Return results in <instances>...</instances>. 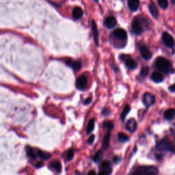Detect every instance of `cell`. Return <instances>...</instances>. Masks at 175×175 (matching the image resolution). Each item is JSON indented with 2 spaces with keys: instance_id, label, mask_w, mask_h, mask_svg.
Returning <instances> with one entry per match:
<instances>
[{
  "instance_id": "obj_6",
  "label": "cell",
  "mask_w": 175,
  "mask_h": 175,
  "mask_svg": "<svg viewBox=\"0 0 175 175\" xmlns=\"http://www.w3.org/2000/svg\"><path fill=\"white\" fill-rule=\"evenodd\" d=\"M121 58L123 59V60H125V64L128 68L131 69H135L137 68V62L134 60V59L130 58V56H129V55H122L121 56Z\"/></svg>"
},
{
  "instance_id": "obj_9",
  "label": "cell",
  "mask_w": 175,
  "mask_h": 175,
  "mask_svg": "<svg viewBox=\"0 0 175 175\" xmlns=\"http://www.w3.org/2000/svg\"><path fill=\"white\" fill-rule=\"evenodd\" d=\"M101 171L99 172L100 174H108L111 172V163L109 161H104L101 163Z\"/></svg>"
},
{
  "instance_id": "obj_19",
  "label": "cell",
  "mask_w": 175,
  "mask_h": 175,
  "mask_svg": "<svg viewBox=\"0 0 175 175\" xmlns=\"http://www.w3.org/2000/svg\"><path fill=\"white\" fill-rule=\"evenodd\" d=\"M148 8H149L150 13H151L152 16L154 18H157L159 16V12L157 8V7L153 3H151L149 6H148Z\"/></svg>"
},
{
  "instance_id": "obj_34",
  "label": "cell",
  "mask_w": 175,
  "mask_h": 175,
  "mask_svg": "<svg viewBox=\"0 0 175 175\" xmlns=\"http://www.w3.org/2000/svg\"><path fill=\"white\" fill-rule=\"evenodd\" d=\"M169 90L171 92H175V84H174L172 85H170V88H169Z\"/></svg>"
},
{
  "instance_id": "obj_10",
  "label": "cell",
  "mask_w": 175,
  "mask_h": 175,
  "mask_svg": "<svg viewBox=\"0 0 175 175\" xmlns=\"http://www.w3.org/2000/svg\"><path fill=\"white\" fill-rule=\"evenodd\" d=\"M114 35L118 39H121L122 40H126V38H127V33H126V31L125 29L121 28L116 29L114 32Z\"/></svg>"
},
{
  "instance_id": "obj_28",
  "label": "cell",
  "mask_w": 175,
  "mask_h": 175,
  "mask_svg": "<svg viewBox=\"0 0 175 175\" xmlns=\"http://www.w3.org/2000/svg\"><path fill=\"white\" fill-rule=\"evenodd\" d=\"M102 156H103V152L102 151H99L96 153L94 157H93V160L95 162H100V160L102 158Z\"/></svg>"
},
{
  "instance_id": "obj_8",
  "label": "cell",
  "mask_w": 175,
  "mask_h": 175,
  "mask_svg": "<svg viewBox=\"0 0 175 175\" xmlns=\"http://www.w3.org/2000/svg\"><path fill=\"white\" fill-rule=\"evenodd\" d=\"M132 29L136 34H140L142 32V28L140 21L137 18H134L132 22Z\"/></svg>"
},
{
  "instance_id": "obj_30",
  "label": "cell",
  "mask_w": 175,
  "mask_h": 175,
  "mask_svg": "<svg viewBox=\"0 0 175 175\" xmlns=\"http://www.w3.org/2000/svg\"><path fill=\"white\" fill-rule=\"evenodd\" d=\"M103 126L107 129V131H111V130L113 129L114 127V125L111 122L109 121V122H106L105 123L103 124Z\"/></svg>"
},
{
  "instance_id": "obj_38",
  "label": "cell",
  "mask_w": 175,
  "mask_h": 175,
  "mask_svg": "<svg viewBox=\"0 0 175 175\" xmlns=\"http://www.w3.org/2000/svg\"><path fill=\"white\" fill-rule=\"evenodd\" d=\"M96 172H95V171H93V170H91V171H90V172H88V174H95Z\"/></svg>"
},
{
  "instance_id": "obj_24",
  "label": "cell",
  "mask_w": 175,
  "mask_h": 175,
  "mask_svg": "<svg viewBox=\"0 0 175 175\" xmlns=\"http://www.w3.org/2000/svg\"><path fill=\"white\" fill-rule=\"evenodd\" d=\"M51 167H53V168L55 170L57 171L58 172H59L61 171L62 169V166H61V163H59L58 161H54L51 163Z\"/></svg>"
},
{
  "instance_id": "obj_18",
  "label": "cell",
  "mask_w": 175,
  "mask_h": 175,
  "mask_svg": "<svg viewBox=\"0 0 175 175\" xmlns=\"http://www.w3.org/2000/svg\"><path fill=\"white\" fill-rule=\"evenodd\" d=\"M83 15V10L80 7H75L73 10V17L75 19H80Z\"/></svg>"
},
{
  "instance_id": "obj_27",
  "label": "cell",
  "mask_w": 175,
  "mask_h": 175,
  "mask_svg": "<svg viewBox=\"0 0 175 175\" xmlns=\"http://www.w3.org/2000/svg\"><path fill=\"white\" fill-rule=\"evenodd\" d=\"M27 153L29 157H31L32 159H34L36 158V155L32 148L27 147Z\"/></svg>"
},
{
  "instance_id": "obj_1",
  "label": "cell",
  "mask_w": 175,
  "mask_h": 175,
  "mask_svg": "<svg viewBox=\"0 0 175 175\" xmlns=\"http://www.w3.org/2000/svg\"><path fill=\"white\" fill-rule=\"evenodd\" d=\"M155 66L157 69L163 73H168L171 69V64L168 59L163 57H159L156 59Z\"/></svg>"
},
{
  "instance_id": "obj_33",
  "label": "cell",
  "mask_w": 175,
  "mask_h": 175,
  "mask_svg": "<svg viewBox=\"0 0 175 175\" xmlns=\"http://www.w3.org/2000/svg\"><path fill=\"white\" fill-rule=\"evenodd\" d=\"M94 140H95V136L93 135V136H92L89 137V139L88 140V143L91 144H92L93 142H94Z\"/></svg>"
},
{
  "instance_id": "obj_13",
  "label": "cell",
  "mask_w": 175,
  "mask_h": 175,
  "mask_svg": "<svg viewBox=\"0 0 175 175\" xmlns=\"http://www.w3.org/2000/svg\"><path fill=\"white\" fill-rule=\"evenodd\" d=\"M137 128V123L134 119H129L126 124V129L129 132H134Z\"/></svg>"
},
{
  "instance_id": "obj_32",
  "label": "cell",
  "mask_w": 175,
  "mask_h": 175,
  "mask_svg": "<svg viewBox=\"0 0 175 175\" xmlns=\"http://www.w3.org/2000/svg\"><path fill=\"white\" fill-rule=\"evenodd\" d=\"M73 156H74V150L73 148H70V149H69L68 152H67V155H66L67 159H68L69 161H70V160H71L73 159Z\"/></svg>"
},
{
  "instance_id": "obj_35",
  "label": "cell",
  "mask_w": 175,
  "mask_h": 175,
  "mask_svg": "<svg viewBox=\"0 0 175 175\" xmlns=\"http://www.w3.org/2000/svg\"><path fill=\"white\" fill-rule=\"evenodd\" d=\"M91 100H92L91 98H90V97H89V98H88V99H85V100H84V104H89V103H90L91 102Z\"/></svg>"
},
{
  "instance_id": "obj_14",
  "label": "cell",
  "mask_w": 175,
  "mask_h": 175,
  "mask_svg": "<svg viewBox=\"0 0 175 175\" xmlns=\"http://www.w3.org/2000/svg\"><path fill=\"white\" fill-rule=\"evenodd\" d=\"M92 33H93V36H94L95 42L96 46L99 45V32L97 27L95 21H92Z\"/></svg>"
},
{
  "instance_id": "obj_26",
  "label": "cell",
  "mask_w": 175,
  "mask_h": 175,
  "mask_svg": "<svg viewBox=\"0 0 175 175\" xmlns=\"http://www.w3.org/2000/svg\"><path fill=\"white\" fill-rule=\"evenodd\" d=\"M38 155L40 158L43 159H45V160L48 159L49 157H51V155L50 153H47V152H44L41 151H39Z\"/></svg>"
},
{
  "instance_id": "obj_16",
  "label": "cell",
  "mask_w": 175,
  "mask_h": 175,
  "mask_svg": "<svg viewBox=\"0 0 175 175\" xmlns=\"http://www.w3.org/2000/svg\"><path fill=\"white\" fill-rule=\"evenodd\" d=\"M151 79L153 80L156 83L162 82L163 80V76L161 73L158 71H155L152 73L151 75Z\"/></svg>"
},
{
  "instance_id": "obj_12",
  "label": "cell",
  "mask_w": 175,
  "mask_h": 175,
  "mask_svg": "<svg viewBox=\"0 0 175 175\" xmlns=\"http://www.w3.org/2000/svg\"><path fill=\"white\" fill-rule=\"evenodd\" d=\"M116 19L114 17H107L105 22H104V25H105L107 28L111 29L114 28L115 26L116 25Z\"/></svg>"
},
{
  "instance_id": "obj_11",
  "label": "cell",
  "mask_w": 175,
  "mask_h": 175,
  "mask_svg": "<svg viewBox=\"0 0 175 175\" xmlns=\"http://www.w3.org/2000/svg\"><path fill=\"white\" fill-rule=\"evenodd\" d=\"M140 51L142 56L145 59H149L152 57L151 51L148 49V47L146 46H141L140 47Z\"/></svg>"
},
{
  "instance_id": "obj_3",
  "label": "cell",
  "mask_w": 175,
  "mask_h": 175,
  "mask_svg": "<svg viewBox=\"0 0 175 175\" xmlns=\"http://www.w3.org/2000/svg\"><path fill=\"white\" fill-rule=\"evenodd\" d=\"M157 149L160 151H175L174 144L167 139H163L157 144Z\"/></svg>"
},
{
  "instance_id": "obj_2",
  "label": "cell",
  "mask_w": 175,
  "mask_h": 175,
  "mask_svg": "<svg viewBox=\"0 0 175 175\" xmlns=\"http://www.w3.org/2000/svg\"><path fill=\"white\" fill-rule=\"evenodd\" d=\"M159 171L157 167L155 166H141L136 170L133 174L138 175H153L158 174Z\"/></svg>"
},
{
  "instance_id": "obj_21",
  "label": "cell",
  "mask_w": 175,
  "mask_h": 175,
  "mask_svg": "<svg viewBox=\"0 0 175 175\" xmlns=\"http://www.w3.org/2000/svg\"><path fill=\"white\" fill-rule=\"evenodd\" d=\"M110 131H108L106 135L104 136L103 140V147L104 149H107L110 147Z\"/></svg>"
},
{
  "instance_id": "obj_23",
  "label": "cell",
  "mask_w": 175,
  "mask_h": 175,
  "mask_svg": "<svg viewBox=\"0 0 175 175\" xmlns=\"http://www.w3.org/2000/svg\"><path fill=\"white\" fill-rule=\"evenodd\" d=\"M118 140L120 142H126L129 140V137L124 133L120 132L118 133Z\"/></svg>"
},
{
  "instance_id": "obj_15",
  "label": "cell",
  "mask_w": 175,
  "mask_h": 175,
  "mask_svg": "<svg viewBox=\"0 0 175 175\" xmlns=\"http://www.w3.org/2000/svg\"><path fill=\"white\" fill-rule=\"evenodd\" d=\"M129 8L133 12L136 11L139 8L140 1L139 0H128Z\"/></svg>"
},
{
  "instance_id": "obj_22",
  "label": "cell",
  "mask_w": 175,
  "mask_h": 175,
  "mask_svg": "<svg viewBox=\"0 0 175 175\" xmlns=\"http://www.w3.org/2000/svg\"><path fill=\"white\" fill-rule=\"evenodd\" d=\"M95 119L94 118L90 119V120L89 121L87 125V129H86L87 133H90L92 131V130L95 128Z\"/></svg>"
},
{
  "instance_id": "obj_37",
  "label": "cell",
  "mask_w": 175,
  "mask_h": 175,
  "mask_svg": "<svg viewBox=\"0 0 175 175\" xmlns=\"http://www.w3.org/2000/svg\"><path fill=\"white\" fill-rule=\"evenodd\" d=\"M118 160H119V158H118V157H117V156H116V157H115L114 158V162H115V163H118Z\"/></svg>"
},
{
  "instance_id": "obj_31",
  "label": "cell",
  "mask_w": 175,
  "mask_h": 175,
  "mask_svg": "<svg viewBox=\"0 0 175 175\" xmlns=\"http://www.w3.org/2000/svg\"><path fill=\"white\" fill-rule=\"evenodd\" d=\"M148 73H149V68H148V67L145 66V67H143L142 70H141L140 74H141V75L145 77L148 75Z\"/></svg>"
},
{
  "instance_id": "obj_4",
  "label": "cell",
  "mask_w": 175,
  "mask_h": 175,
  "mask_svg": "<svg viewBox=\"0 0 175 175\" xmlns=\"http://www.w3.org/2000/svg\"><path fill=\"white\" fill-rule=\"evenodd\" d=\"M155 102V96L150 92L144 93L143 96V103L146 106L149 107L153 105Z\"/></svg>"
},
{
  "instance_id": "obj_20",
  "label": "cell",
  "mask_w": 175,
  "mask_h": 175,
  "mask_svg": "<svg viewBox=\"0 0 175 175\" xmlns=\"http://www.w3.org/2000/svg\"><path fill=\"white\" fill-rule=\"evenodd\" d=\"M164 117L168 121L172 120L175 117V110L172 108L167 110L164 112Z\"/></svg>"
},
{
  "instance_id": "obj_7",
  "label": "cell",
  "mask_w": 175,
  "mask_h": 175,
  "mask_svg": "<svg viewBox=\"0 0 175 175\" xmlns=\"http://www.w3.org/2000/svg\"><path fill=\"white\" fill-rule=\"evenodd\" d=\"M163 41L167 47H172L174 44V40L172 38V36H171L170 33L164 32L162 35Z\"/></svg>"
},
{
  "instance_id": "obj_36",
  "label": "cell",
  "mask_w": 175,
  "mask_h": 175,
  "mask_svg": "<svg viewBox=\"0 0 175 175\" xmlns=\"http://www.w3.org/2000/svg\"><path fill=\"white\" fill-rule=\"evenodd\" d=\"M43 166V163L42 162H39V163H36V167H42Z\"/></svg>"
},
{
  "instance_id": "obj_29",
  "label": "cell",
  "mask_w": 175,
  "mask_h": 175,
  "mask_svg": "<svg viewBox=\"0 0 175 175\" xmlns=\"http://www.w3.org/2000/svg\"><path fill=\"white\" fill-rule=\"evenodd\" d=\"M158 3L159 6L161 7L162 9H166L168 7V2L167 0H158Z\"/></svg>"
},
{
  "instance_id": "obj_39",
  "label": "cell",
  "mask_w": 175,
  "mask_h": 175,
  "mask_svg": "<svg viewBox=\"0 0 175 175\" xmlns=\"http://www.w3.org/2000/svg\"><path fill=\"white\" fill-rule=\"evenodd\" d=\"M95 1H96V2H97V1H98V0H95Z\"/></svg>"
},
{
  "instance_id": "obj_17",
  "label": "cell",
  "mask_w": 175,
  "mask_h": 175,
  "mask_svg": "<svg viewBox=\"0 0 175 175\" xmlns=\"http://www.w3.org/2000/svg\"><path fill=\"white\" fill-rule=\"evenodd\" d=\"M66 64L68 66L72 67L74 70H80L81 68V63L80 61H73L71 59H69L66 62Z\"/></svg>"
},
{
  "instance_id": "obj_25",
  "label": "cell",
  "mask_w": 175,
  "mask_h": 175,
  "mask_svg": "<svg viewBox=\"0 0 175 175\" xmlns=\"http://www.w3.org/2000/svg\"><path fill=\"white\" fill-rule=\"evenodd\" d=\"M129 111H130V106L129 105H126L125 107V108L123 110V111H122V112L121 115V120L122 121H125V119L126 116V115L128 114V113L129 112Z\"/></svg>"
},
{
  "instance_id": "obj_5",
  "label": "cell",
  "mask_w": 175,
  "mask_h": 175,
  "mask_svg": "<svg viewBox=\"0 0 175 175\" xmlns=\"http://www.w3.org/2000/svg\"><path fill=\"white\" fill-rule=\"evenodd\" d=\"M88 80L85 75H80L76 81V87L79 90H84L87 86Z\"/></svg>"
}]
</instances>
